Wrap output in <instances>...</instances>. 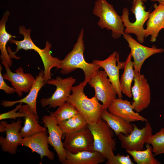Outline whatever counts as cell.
Segmentation results:
<instances>
[{
  "label": "cell",
  "instance_id": "obj_1",
  "mask_svg": "<svg viewBox=\"0 0 164 164\" xmlns=\"http://www.w3.org/2000/svg\"><path fill=\"white\" fill-rule=\"evenodd\" d=\"M84 30L82 29L73 48L62 60H61L59 69L63 74H68L78 69H82L85 75L84 81L87 84L91 77L99 70L101 67L92 62L88 63L85 60L83 40Z\"/></svg>",
  "mask_w": 164,
  "mask_h": 164
},
{
  "label": "cell",
  "instance_id": "obj_2",
  "mask_svg": "<svg viewBox=\"0 0 164 164\" xmlns=\"http://www.w3.org/2000/svg\"><path fill=\"white\" fill-rule=\"evenodd\" d=\"M86 85L83 81L78 85L73 86L72 94L68 97L67 102L72 105L85 118L88 124H91L96 123L101 119V114L104 109L95 96L89 98L85 95L84 88Z\"/></svg>",
  "mask_w": 164,
  "mask_h": 164
},
{
  "label": "cell",
  "instance_id": "obj_3",
  "mask_svg": "<svg viewBox=\"0 0 164 164\" xmlns=\"http://www.w3.org/2000/svg\"><path fill=\"white\" fill-rule=\"evenodd\" d=\"M93 13L99 18L98 26L101 28L111 31L114 39L120 38L124 33V26L121 17L113 6L106 0H97L94 3Z\"/></svg>",
  "mask_w": 164,
  "mask_h": 164
},
{
  "label": "cell",
  "instance_id": "obj_4",
  "mask_svg": "<svg viewBox=\"0 0 164 164\" xmlns=\"http://www.w3.org/2000/svg\"><path fill=\"white\" fill-rule=\"evenodd\" d=\"M88 126L93 137L94 151L101 153L106 159L114 155L116 149L115 134L107 123L101 118Z\"/></svg>",
  "mask_w": 164,
  "mask_h": 164
},
{
  "label": "cell",
  "instance_id": "obj_5",
  "mask_svg": "<svg viewBox=\"0 0 164 164\" xmlns=\"http://www.w3.org/2000/svg\"><path fill=\"white\" fill-rule=\"evenodd\" d=\"M144 2L141 0H133L131 11L135 15L136 20L133 22H131L129 19V10L125 7L122 10L121 17L124 27H125L124 33H132L136 36L137 40L141 43L145 41V29L143 26L148 19L151 11H146Z\"/></svg>",
  "mask_w": 164,
  "mask_h": 164
},
{
  "label": "cell",
  "instance_id": "obj_6",
  "mask_svg": "<svg viewBox=\"0 0 164 164\" xmlns=\"http://www.w3.org/2000/svg\"><path fill=\"white\" fill-rule=\"evenodd\" d=\"M76 81L72 76L65 78L57 77L47 81L46 84L54 85L56 88L50 97L41 99L40 103L42 106L44 108L48 106L49 108H55L62 105L67 102Z\"/></svg>",
  "mask_w": 164,
  "mask_h": 164
},
{
  "label": "cell",
  "instance_id": "obj_7",
  "mask_svg": "<svg viewBox=\"0 0 164 164\" xmlns=\"http://www.w3.org/2000/svg\"><path fill=\"white\" fill-rule=\"evenodd\" d=\"M88 83L94 89V96L102 102L104 109H107L117 94L105 72L98 70Z\"/></svg>",
  "mask_w": 164,
  "mask_h": 164
},
{
  "label": "cell",
  "instance_id": "obj_8",
  "mask_svg": "<svg viewBox=\"0 0 164 164\" xmlns=\"http://www.w3.org/2000/svg\"><path fill=\"white\" fill-rule=\"evenodd\" d=\"M65 149L76 153L83 151H94V138L88 125L79 130L64 134Z\"/></svg>",
  "mask_w": 164,
  "mask_h": 164
},
{
  "label": "cell",
  "instance_id": "obj_9",
  "mask_svg": "<svg viewBox=\"0 0 164 164\" xmlns=\"http://www.w3.org/2000/svg\"><path fill=\"white\" fill-rule=\"evenodd\" d=\"M133 129L128 135L120 133L117 136L121 142V147L127 151L144 150L147 139L152 134V129L148 121L145 122L144 127L139 128L132 124Z\"/></svg>",
  "mask_w": 164,
  "mask_h": 164
},
{
  "label": "cell",
  "instance_id": "obj_10",
  "mask_svg": "<svg viewBox=\"0 0 164 164\" xmlns=\"http://www.w3.org/2000/svg\"><path fill=\"white\" fill-rule=\"evenodd\" d=\"M22 121L19 118L16 121L8 123L2 121L0 122V132H5L6 137H0V145L2 151L10 154H16L18 146L23 138L20 134Z\"/></svg>",
  "mask_w": 164,
  "mask_h": 164
},
{
  "label": "cell",
  "instance_id": "obj_11",
  "mask_svg": "<svg viewBox=\"0 0 164 164\" xmlns=\"http://www.w3.org/2000/svg\"><path fill=\"white\" fill-rule=\"evenodd\" d=\"M134 83L132 87L133 101L131 103L135 111L139 113L147 108L151 102V91L144 75L135 72Z\"/></svg>",
  "mask_w": 164,
  "mask_h": 164
},
{
  "label": "cell",
  "instance_id": "obj_12",
  "mask_svg": "<svg viewBox=\"0 0 164 164\" xmlns=\"http://www.w3.org/2000/svg\"><path fill=\"white\" fill-rule=\"evenodd\" d=\"M122 35L130 49V53L133 59L134 67L135 73H140L142 66L147 59L154 54L164 51L163 49L158 48L154 45L151 47L143 45L129 34L124 33Z\"/></svg>",
  "mask_w": 164,
  "mask_h": 164
},
{
  "label": "cell",
  "instance_id": "obj_13",
  "mask_svg": "<svg viewBox=\"0 0 164 164\" xmlns=\"http://www.w3.org/2000/svg\"><path fill=\"white\" fill-rule=\"evenodd\" d=\"M42 120L45 126L47 128L49 144L54 148L59 161L62 163L66 157L65 149L61 140L64 136L63 132L57 123L53 112L49 115L43 116Z\"/></svg>",
  "mask_w": 164,
  "mask_h": 164
},
{
  "label": "cell",
  "instance_id": "obj_14",
  "mask_svg": "<svg viewBox=\"0 0 164 164\" xmlns=\"http://www.w3.org/2000/svg\"><path fill=\"white\" fill-rule=\"evenodd\" d=\"M93 62L98 64L104 70L114 88L118 97L122 98L119 72L120 69L124 68L125 62L120 61L119 53L114 51L104 60H95Z\"/></svg>",
  "mask_w": 164,
  "mask_h": 164
},
{
  "label": "cell",
  "instance_id": "obj_15",
  "mask_svg": "<svg viewBox=\"0 0 164 164\" xmlns=\"http://www.w3.org/2000/svg\"><path fill=\"white\" fill-rule=\"evenodd\" d=\"M5 66L6 73L3 75L5 80L9 81L14 88L18 96L21 97L23 92L28 93L31 88L36 78L30 73H25L23 69L19 67L14 73L9 66L6 63L3 64Z\"/></svg>",
  "mask_w": 164,
  "mask_h": 164
},
{
  "label": "cell",
  "instance_id": "obj_16",
  "mask_svg": "<svg viewBox=\"0 0 164 164\" xmlns=\"http://www.w3.org/2000/svg\"><path fill=\"white\" fill-rule=\"evenodd\" d=\"M111 114L118 116L125 121L131 122L141 121L147 122L148 120L135 112L130 101L122 98H115L108 108Z\"/></svg>",
  "mask_w": 164,
  "mask_h": 164
},
{
  "label": "cell",
  "instance_id": "obj_17",
  "mask_svg": "<svg viewBox=\"0 0 164 164\" xmlns=\"http://www.w3.org/2000/svg\"><path fill=\"white\" fill-rule=\"evenodd\" d=\"M48 133L47 131H43L23 138L19 145L29 148L32 152L38 154L42 159L45 156L53 160L54 154L49 148Z\"/></svg>",
  "mask_w": 164,
  "mask_h": 164
},
{
  "label": "cell",
  "instance_id": "obj_18",
  "mask_svg": "<svg viewBox=\"0 0 164 164\" xmlns=\"http://www.w3.org/2000/svg\"><path fill=\"white\" fill-rule=\"evenodd\" d=\"M43 76L44 71L41 70L36 76L31 88L26 97L15 101L3 100L2 101L1 105L4 107L7 108L12 106L18 103H25L32 109L35 114L39 118L36 108V100L39 91L46 84Z\"/></svg>",
  "mask_w": 164,
  "mask_h": 164
},
{
  "label": "cell",
  "instance_id": "obj_19",
  "mask_svg": "<svg viewBox=\"0 0 164 164\" xmlns=\"http://www.w3.org/2000/svg\"><path fill=\"white\" fill-rule=\"evenodd\" d=\"M154 10L150 13L146 23L145 38L151 36L150 41H156L160 30L164 25V5H155Z\"/></svg>",
  "mask_w": 164,
  "mask_h": 164
},
{
  "label": "cell",
  "instance_id": "obj_20",
  "mask_svg": "<svg viewBox=\"0 0 164 164\" xmlns=\"http://www.w3.org/2000/svg\"><path fill=\"white\" fill-rule=\"evenodd\" d=\"M66 159L63 164H98L104 162L106 159L97 151H83L76 153L65 149Z\"/></svg>",
  "mask_w": 164,
  "mask_h": 164
},
{
  "label": "cell",
  "instance_id": "obj_21",
  "mask_svg": "<svg viewBox=\"0 0 164 164\" xmlns=\"http://www.w3.org/2000/svg\"><path fill=\"white\" fill-rule=\"evenodd\" d=\"M19 111L23 112L25 114L24 125L20 131L22 138L28 137L40 132L47 131L46 127H43L38 123L39 118L28 105H22Z\"/></svg>",
  "mask_w": 164,
  "mask_h": 164
},
{
  "label": "cell",
  "instance_id": "obj_22",
  "mask_svg": "<svg viewBox=\"0 0 164 164\" xmlns=\"http://www.w3.org/2000/svg\"><path fill=\"white\" fill-rule=\"evenodd\" d=\"M51 44L48 41H46L45 47L41 49L39 47L35 50L41 58L44 67V78L46 82L51 79V69L56 67L59 69L61 60L59 58L53 56L51 53Z\"/></svg>",
  "mask_w": 164,
  "mask_h": 164
},
{
  "label": "cell",
  "instance_id": "obj_23",
  "mask_svg": "<svg viewBox=\"0 0 164 164\" xmlns=\"http://www.w3.org/2000/svg\"><path fill=\"white\" fill-rule=\"evenodd\" d=\"M101 118L113 130L116 136L121 133L128 135L133 129L132 124L118 116L111 114L107 109L103 110L101 114Z\"/></svg>",
  "mask_w": 164,
  "mask_h": 164
},
{
  "label": "cell",
  "instance_id": "obj_24",
  "mask_svg": "<svg viewBox=\"0 0 164 164\" xmlns=\"http://www.w3.org/2000/svg\"><path fill=\"white\" fill-rule=\"evenodd\" d=\"M10 14L9 11H7L4 13L0 21V49L2 63H6L10 67L12 66V62L7 51L6 46L8 42L11 38L15 36L9 33L6 29L5 24Z\"/></svg>",
  "mask_w": 164,
  "mask_h": 164
},
{
  "label": "cell",
  "instance_id": "obj_25",
  "mask_svg": "<svg viewBox=\"0 0 164 164\" xmlns=\"http://www.w3.org/2000/svg\"><path fill=\"white\" fill-rule=\"evenodd\" d=\"M132 56L130 53L125 62L124 71L120 79V85L123 93L128 97H132V84L135 77V70Z\"/></svg>",
  "mask_w": 164,
  "mask_h": 164
},
{
  "label": "cell",
  "instance_id": "obj_26",
  "mask_svg": "<svg viewBox=\"0 0 164 164\" xmlns=\"http://www.w3.org/2000/svg\"><path fill=\"white\" fill-rule=\"evenodd\" d=\"M19 33L23 35V39L21 41H18L14 39L13 38L9 40V42L15 44L16 46V48L15 52H11L12 55L11 58H15L17 59L20 58V57H17L15 54L20 50L23 49L25 50H33L35 51L38 47L33 43L30 36L31 30L30 29H26L24 26H21L19 27Z\"/></svg>",
  "mask_w": 164,
  "mask_h": 164
},
{
  "label": "cell",
  "instance_id": "obj_27",
  "mask_svg": "<svg viewBox=\"0 0 164 164\" xmlns=\"http://www.w3.org/2000/svg\"><path fill=\"white\" fill-rule=\"evenodd\" d=\"M145 150L127 151L126 152L133 158L134 161L137 164H160L155 157L151 145L146 144Z\"/></svg>",
  "mask_w": 164,
  "mask_h": 164
},
{
  "label": "cell",
  "instance_id": "obj_28",
  "mask_svg": "<svg viewBox=\"0 0 164 164\" xmlns=\"http://www.w3.org/2000/svg\"><path fill=\"white\" fill-rule=\"evenodd\" d=\"M88 125L85 118L79 113L60 123L58 125L64 134L81 129Z\"/></svg>",
  "mask_w": 164,
  "mask_h": 164
},
{
  "label": "cell",
  "instance_id": "obj_29",
  "mask_svg": "<svg viewBox=\"0 0 164 164\" xmlns=\"http://www.w3.org/2000/svg\"><path fill=\"white\" fill-rule=\"evenodd\" d=\"M53 112L58 125L79 113L74 107L67 102Z\"/></svg>",
  "mask_w": 164,
  "mask_h": 164
},
{
  "label": "cell",
  "instance_id": "obj_30",
  "mask_svg": "<svg viewBox=\"0 0 164 164\" xmlns=\"http://www.w3.org/2000/svg\"><path fill=\"white\" fill-rule=\"evenodd\" d=\"M146 144L150 145L155 156L164 155V128L154 134H152L147 140Z\"/></svg>",
  "mask_w": 164,
  "mask_h": 164
},
{
  "label": "cell",
  "instance_id": "obj_31",
  "mask_svg": "<svg viewBox=\"0 0 164 164\" xmlns=\"http://www.w3.org/2000/svg\"><path fill=\"white\" fill-rule=\"evenodd\" d=\"M22 103H20L17 105L14 109L0 114V120H2L5 119H15L18 118H21L25 117L24 113L19 111L22 106Z\"/></svg>",
  "mask_w": 164,
  "mask_h": 164
},
{
  "label": "cell",
  "instance_id": "obj_32",
  "mask_svg": "<svg viewBox=\"0 0 164 164\" xmlns=\"http://www.w3.org/2000/svg\"><path fill=\"white\" fill-rule=\"evenodd\" d=\"M106 164H134L129 155L125 156L119 153L114 154L106 159Z\"/></svg>",
  "mask_w": 164,
  "mask_h": 164
},
{
  "label": "cell",
  "instance_id": "obj_33",
  "mask_svg": "<svg viewBox=\"0 0 164 164\" xmlns=\"http://www.w3.org/2000/svg\"><path fill=\"white\" fill-rule=\"evenodd\" d=\"M2 67L1 64L0 65V89L3 90L7 94H13L15 92V90L13 87L9 86L5 83L2 71Z\"/></svg>",
  "mask_w": 164,
  "mask_h": 164
},
{
  "label": "cell",
  "instance_id": "obj_34",
  "mask_svg": "<svg viewBox=\"0 0 164 164\" xmlns=\"http://www.w3.org/2000/svg\"><path fill=\"white\" fill-rule=\"evenodd\" d=\"M152 2H157L159 4L164 5V0H150Z\"/></svg>",
  "mask_w": 164,
  "mask_h": 164
},
{
  "label": "cell",
  "instance_id": "obj_35",
  "mask_svg": "<svg viewBox=\"0 0 164 164\" xmlns=\"http://www.w3.org/2000/svg\"><path fill=\"white\" fill-rule=\"evenodd\" d=\"M142 0L144 2H147V0Z\"/></svg>",
  "mask_w": 164,
  "mask_h": 164
},
{
  "label": "cell",
  "instance_id": "obj_36",
  "mask_svg": "<svg viewBox=\"0 0 164 164\" xmlns=\"http://www.w3.org/2000/svg\"><path fill=\"white\" fill-rule=\"evenodd\" d=\"M163 30H164V26H163Z\"/></svg>",
  "mask_w": 164,
  "mask_h": 164
}]
</instances>
